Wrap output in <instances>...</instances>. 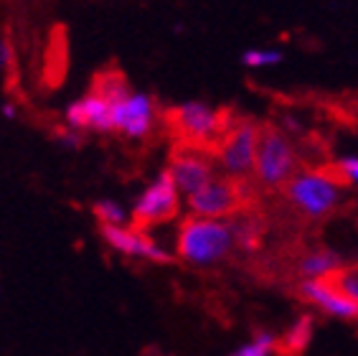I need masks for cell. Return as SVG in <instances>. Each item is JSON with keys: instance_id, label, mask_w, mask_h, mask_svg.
Instances as JSON below:
<instances>
[{"instance_id": "8fae6325", "label": "cell", "mask_w": 358, "mask_h": 356, "mask_svg": "<svg viewBox=\"0 0 358 356\" xmlns=\"http://www.w3.org/2000/svg\"><path fill=\"white\" fill-rule=\"evenodd\" d=\"M64 125L79 132H115V104L90 89L64 110Z\"/></svg>"}, {"instance_id": "ac0fdd59", "label": "cell", "mask_w": 358, "mask_h": 356, "mask_svg": "<svg viewBox=\"0 0 358 356\" xmlns=\"http://www.w3.org/2000/svg\"><path fill=\"white\" fill-rule=\"evenodd\" d=\"M275 343H277V338L272 334H257L255 341L236 349L231 356H269L275 351Z\"/></svg>"}, {"instance_id": "7c38bea8", "label": "cell", "mask_w": 358, "mask_h": 356, "mask_svg": "<svg viewBox=\"0 0 358 356\" xmlns=\"http://www.w3.org/2000/svg\"><path fill=\"white\" fill-rule=\"evenodd\" d=\"M295 295L300 301L310 303L317 310H323L328 315H338V318H358V303L345 298L341 290H336L325 278H315V280H300L295 288Z\"/></svg>"}, {"instance_id": "ba28073f", "label": "cell", "mask_w": 358, "mask_h": 356, "mask_svg": "<svg viewBox=\"0 0 358 356\" xmlns=\"http://www.w3.org/2000/svg\"><path fill=\"white\" fill-rule=\"evenodd\" d=\"M166 171L171 173L176 189L188 199L216 176V158L206 151H199V148L176 145Z\"/></svg>"}, {"instance_id": "603a6c76", "label": "cell", "mask_w": 358, "mask_h": 356, "mask_svg": "<svg viewBox=\"0 0 358 356\" xmlns=\"http://www.w3.org/2000/svg\"><path fill=\"white\" fill-rule=\"evenodd\" d=\"M0 112H3V117H6V120H15V115H18V107H15L13 102H6L3 107H0Z\"/></svg>"}, {"instance_id": "6da1fadb", "label": "cell", "mask_w": 358, "mask_h": 356, "mask_svg": "<svg viewBox=\"0 0 358 356\" xmlns=\"http://www.w3.org/2000/svg\"><path fill=\"white\" fill-rule=\"evenodd\" d=\"M345 186L351 184L345 181L338 163L305 165L303 171H297L292 176V181L285 186V191L280 196L297 219L317 224L341 209Z\"/></svg>"}, {"instance_id": "30bf717a", "label": "cell", "mask_w": 358, "mask_h": 356, "mask_svg": "<svg viewBox=\"0 0 358 356\" xmlns=\"http://www.w3.org/2000/svg\"><path fill=\"white\" fill-rule=\"evenodd\" d=\"M102 240L115 252L132 257V260L158 262V265L173 262L171 252L163 249L150 234H145V229H138V226H102Z\"/></svg>"}, {"instance_id": "2e32d148", "label": "cell", "mask_w": 358, "mask_h": 356, "mask_svg": "<svg viewBox=\"0 0 358 356\" xmlns=\"http://www.w3.org/2000/svg\"><path fill=\"white\" fill-rule=\"evenodd\" d=\"M323 278L331 282L336 290H341L345 298H351V301L358 303V262H353V265H341L338 270L323 275Z\"/></svg>"}, {"instance_id": "7a4b0ae2", "label": "cell", "mask_w": 358, "mask_h": 356, "mask_svg": "<svg viewBox=\"0 0 358 356\" xmlns=\"http://www.w3.org/2000/svg\"><path fill=\"white\" fill-rule=\"evenodd\" d=\"M231 107H211L206 102H183L166 112V125L178 145L199 148L216 158L221 140L234 123Z\"/></svg>"}, {"instance_id": "7402d4cb", "label": "cell", "mask_w": 358, "mask_h": 356, "mask_svg": "<svg viewBox=\"0 0 358 356\" xmlns=\"http://www.w3.org/2000/svg\"><path fill=\"white\" fill-rule=\"evenodd\" d=\"M338 168H341V173L345 176L348 184H358V158H343V160H338Z\"/></svg>"}, {"instance_id": "9c48e42d", "label": "cell", "mask_w": 358, "mask_h": 356, "mask_svg": "<svg viewBox=\"0 0 358 356\" xmlns=\"http://www.w3.org/2000/svg\"><path fill=\"white\" fill-rule=\"evenodd\" d=\"M158 125V107L150 95L143 92H130L122 102L115 104V132L130 137V140H143Z\"/></svg>"}, {"instance_id": "8992f818", "label": "cell", "mask_w": 358, "mask_h": 356, "mask_svg": "<svg viewBox=\"0 0 358 356\" xmlns=\"http://www.w3.org/2000/svg\"><path fill=\"white\" fill-rule=\"evenodd\" d=\"M259 135H262V123H257L247 115H236L216 151V163L221 165V171L231 178H239V181H252Z\"/></svg>"}, {"instance_id": "5bb4252c", "label": "cell", "mask_w": 358, "mask_h": 356, "mask_svg": "<svg viewBox=\"0 0 358 356\" xmlns=\"http://www.w3.org/2000/svg\"><path fill=\"white\" fill-rule=\"evenodd\" d=\"M310 338H313V318L310 315H303V318H297V323H292V329L282 338H277L275 351L280 356H303L308 351V346H310Z\"/></svg>"}, {"instance_id": "d6986e66", "label": "cell", "mask_w": 358, "mask_h": 356, "mask_svg": "<svg viewBox=\"0 0 358 356\" xmlns=\"http://www.w3.org/2000/svg\"><path fill=\"white\" fill-rule=\"evenodd\" d=\"M241 62L247 67L257 69V67H272V64L282 62V54L280 51H262V48H252V51H244Z\"/></svg>"}, {"instance_id": "44dd1931", "label": "cell", "mask_w": 358, "mask_h": 356, "mask_svg": "<svg viewBox=\"0 0 358 356\" xmlns=\"http://www.w3.org/2000/svg\"><path fill=\"white\" fill-rule=\"evenodd\" d=\"M15 67V54H13V46L8 39L0 36V76L3 74H10Z\"/></svg>"}, {"instance_id": "9a60e30c", "label": "cell", "mask_w": 358, "mask_h": 356, "mask_svg": "<svg viewBox=\"0 0 358 356\" xmlns=\"http://www.w3.org/2000/svg\"><path fill=\"white\" fill-rule=\"evenodd\" d=\"M92 92H96L99 97H104L107 102L117 104V102H122L124 97L130 95L132 89H130V84H127V79H124L120 71H115V69H107V71H102V74H96L94 84H92Z\"/></svg>"}, {"instance_id": "52a82bcc", "label": "cell", "mask_w": 358, "mask_h": 356, "mask_svg": "<svg viewBox=\"0 0 358 356\" xmlns=\"http://www.w3.org/2000/svg\"><path fill=\"white\" fill-rule=\"evenodd\" d=\"M178 209H180V191L173 184L171 173L163 171L135 199V204H132V212H130L132 226L148 229V226H155V224H166V221L176 219Z\"/></svg>"}, {"instance_id": "4fadbf2b", "label": "cell", "mask_w": 358, "mask_h": 356, "mask_svg": "<svg viewBox=\"0 0 358 356\" xmlns=\"http://www.w3.org/2000/svg\"><path fill=\"white\" fill-rule=\"evenodd\" d=\"M343 265L341 254L333 252V249H325V247H313V249H303L300 254H295L292 260V270L300 280H315V278H323V275L333 273Z\"/></svg>"}, {"instance_id": "3957f363", "label": "cell", "mask_w": 358, "mask_h": 356, "mask_svg": "<svg viewBox=\"0 0 358 356\" xmlns=\"http://www.w3.org/2000/svg\"><path fill=\"white\" fill-rule=\"evenodd\" d=\"M236 249L234 224L224 219H203V217H188L178 229L176 252L183 262L193 267L219 265Z\"/></svg>"}, {"instance_id": "e0dca14e", "label": "cell", "mask_w": 358, "mask_h": 356, "mask_svg": "<svg viewBox=\"0 0 358 356\" xmlns=\"http://www.w3.org/2000/svg\"><path fill=\"white\" fill-rule=\"evenodd\" d=\"M94 217L99 219L102 226H127V221H132V217L124 212L117 201L102 199L94 204Z\"/></svg>"}, {"instance_id": "ffe728a7", "label": "cell", "mask_w": 358, "mask_h": 356, "mask_svg": "<svg viewBox=\"0 0 358 356\" xmlns=\"http://www.w3.org/2000/svg\"><path fill=\"white\" fill-rule=\"evenodd\" d=\"M56 143L62 145V148H66V151H79L84 143V135L79 130H74V128H69V125H62L56 130Z\"/></svg>"}, {"instance_id": "277c9868", "label": "cell", "mask_w": 358, "mask_h": 356, "mask_svg": "<svg viewBox=\"0 0 358 356\" xmlns=\"http://www.w3.org/2000/svg\"><path fill=\"white\" fill-rule=\"evenodd\" d=\"M303 168V158L295 151L287 132L275 123H262L255 165V184L259 186V191L280 196L285 186L292 181V176Z\"/></svg>"}, {"instance_id": "5b68a950", "label": "cell", "mask_w": 358, "mask_h": 356, "mask_svg": "<svg viewBox=\"0 0 358 356\" xmlns=\"http://www.w3.org/2000/svg\"><path fill=\"white\" fill-rule=\"evenodd\" d=\"M259 196V186L255 181H239L231 176H214L201 191L188 196V212L193 217H203V219H234L239 214L257 209Z\"/></svg>"}]
</instances>
